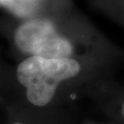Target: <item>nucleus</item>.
Masks as SVG:
<instances>
[{"label":"nucleus","mask_w":124,"mask_h":124,"mask_svg":"<svg viewBox=\"0 0 124 124\" xmlns=\"http://www.w3.org/2000/svg\"><path fill=\"white\" fill-rule=\"evenodd\" d=\"M82 65L73 57L30 56L18 65L17 78L26 88L27 99L36 107L52 101L61 83L79 75Z\"/></svg>","instance_id":"f257e3e1"},{"label":"nucleus","mask_w":124,"mask_h":124,"mask_svg":"<svg viewBox=\"0 0 124 124\" xmlns=\"http://www.w3.org/2000/svg\"><path fill=\"white\" fill-rule=\"evenodd\" d=\"M14 40L19 51L31 56L67 58L75 52L71 40L48 18L36 16L25 19L15 31Z\"/></svg>","instance_id":"f03ea898"},{"label":"nucleus","mask_w":124,"mask_h":124,"mask_svg":"<svg viewBox=\"0 0 124 124\" xmlns=\"http://www.w3.org/2000/svg\"><path fill=\"white\" fill-rule=\"evenodd\" d=\"M43 3L44 0H0V6L9 13L25 19L36 17Z\"/></svg>","instance_id":"7ed1b4c3"},{"label":"nucleus","mask_w":124,"mask_h":124,"mask_svg":"<svg viewBox=\"0 0 124 124\" xmlns=\"http://www.w3.org/2000/svg\"><path fill=\"white\" fill-rule=\"evenodd\" d=\"M119 113H120V116H121V118L124 120V98L120 101L119 105Z\"/></svg>","instance_id":"20e7f679"},{"label":"nucleus","mask_w":124,"mask_h":124,"mask_svg":"<svg viewBox=\"0 0 124 124\" xmlns=\"http://www.w3.org/2000/svg\"><path fill=\"white\" fill-rule=\"evenodd\" d=\"M13 124H22V123H19V122H15V123H13Z\"/></svg>","instance_id":"39448f33"}]
</instances>
